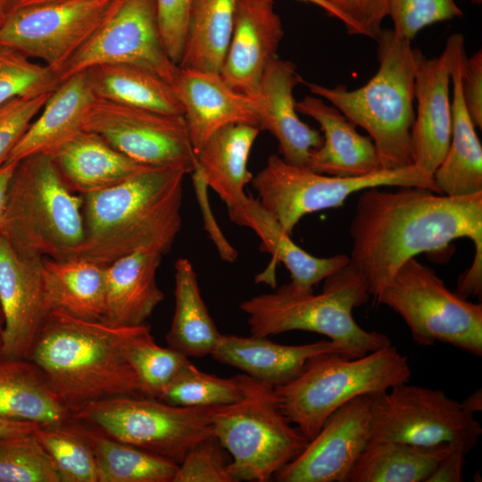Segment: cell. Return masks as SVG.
Wrapping results in <instances>:
<instances>
[{"label":"cell","instance_id":"cell-1","mask_svg":"<svg viewBox=\"0 0 482 482\" xmlns=\"http://www.w3.org/2000/svg\"><path fill=\"white\" fill-rule=\"evenodd\" d=\"M349 233V265L364 278L375 300L408 260L461 237L472 241L475 256L457 287L469 295L482 292V192L449 196L418 187L366 188L357 200Z\"/></svg>","mask_w":482,"mask_h":482},{"label":"cell","instance_id":"cell-2","mask_svg":"<svg viewBox=\"0 0 482 482\" xmlns=\"http://www.w3.org/2000/svg\"><path fill=\"white\" fill-rule=\"evenodd\" d=\"M186 174L177 167L148 166L119 184L82 195L85 237L71 258L107 266L141 249L167 253L181 228Z\"/></svg>","mask_w":482,"mask_h":482},{"label":"cell","instance_id":"cell-3","mask_svg":"<svg viewBox=\"0 0 482 482\" xmlns=\"http://www.w3.org/2000/svg\"><path fill=\"white\" fill-rule=\"evenodd\" d=\"M129 327H113L51 310L29 360L71 411L114 396H144L121 340Z\"/></svg>","mask_w":482,"mask_h":482},{"label":"cell","instance_id":"cell-4","mask_svg":"<svg viewBox=\"0 0 482 482\" xmlns=\"http://www.w3.org/2000/svg\"><path fill=\"white\" fill-rule=\"evenodd\" d=\"M375 40L378 69L364 86L348 90L344 85L328 87L302 82L365 129L377 148L381 168L394 170L413 164L414 48L391 29L382 28Z\"/></svg>","mask_w":482,"mask_h":482},{"label":"cell","instance_id":"cell-5","mask_svg":"<svg viewBox=\"0 0 482 482\" xmlns=\"http://www.w3.org/2000/svg\"><path fill=\"white\" fill-rule=\"evenodd\" d=\"M369 297L366 281L348 263L324 279L320 294L299 291L287 283L276 292L243 301L240 309L253 337L315 332L343 345L348 357L356 358L392 344L385 334L365 330L354 320L353 310Z\"/></svg>","mask_w":482,"mask_h":482},{"label":"cell","instance_id":"cell-6","mask_svg":"<svg viewBox=\"0 0 482 482\" xmlns=\"http://www.w3.org/2000/svg\"><path fill=\"white\" fill-rule=\"evenodd\" d=\"M83 203L47 154L28 156L12 173L1 236L23 256L69 259L85 237Z\"/></svg>","mask_w":482,"mask_h":482},{"label":"cell","instance_id":"cell-7","mask_svg":"<svg viewBox=\"0 0 482 482\" xmlns=\"http://www.w3.org/2000/svg\"><path fill=\"white\" fill-rule=\"evenodd\" d=\"M410 378L408 357L391 344L362 357L316 356L295 378L274 388L283 413L310 441L347 402L386 391Z\"/></svg>","mask_w":482,"mask_h":482},{"label":"cell","instance_id":"cell-8","mask_svg":"<svg viewBox=\"0 0 482 482\" xmlns=\"http://www.w3.org/2000/svg\"><path fill=\"white\" fill-rule=\"evenodd\" d=\"M237 376L239 400L212 406L213 436L232 456L228 469L234 482H267L309 440L283 413L273 386L246 374Z\"/></svg>","mask_w":482,"mask_h":482},{"label":"cell","instance_id":"cell-9","mask_svg":"<svg viewBox=\"0 0 482 482\" xmlns=\"http://www.w3.org/2000/svg\"><path fill=\"white\" fill-rule=\"evenodd\" d=\"M212 410L145 396H114L87 403L70 416L179 465L194 445L213 436Z\"/></svg>","mask_w":482,"mask_h":482},{"label":"cell","instance_id":"cell-10","mask_svg":"<svg viewBox=\"0 0 482 482\" xmlns=\"http://www.w3.org/2000/svg\"><path fill=\"white\" fill-rule=\"evenodd\" d=\"M258 202L292 235L306 214L342 206L353 194L376 187H418L438 193L433 176L414 164L354 178L317 173L296 166L280 155H270L266 165L253 178Z\"/></svg>","mask_w":482,"mask_h":482},{"label":"cell","instance_id":"cell-11","mask_svg":"<svg viewBox=\"0 0 482 482\" xmlns=\"http://www.w3.org/2000/svg\"><path fill=\"white\" fill-rule=\"evenodd\" d=\"M398 313L419 345L436 342L482 355V305L447 288L415 257L395 274L377 299Z\"/></svg>","mask_w":482,"mask_h":482},{"label":"cell","instance_id":"cell-12","mask_svg":"<svg viewBox=\"0 0 482 482\" xmlns=\"http://www.w3.org/2000/svg\"><path fill=\"white\" fill-rule=\"evenodd\" d=\"M481 434L474 414L441 390L405 382L371 395L370 439L425 446L448 444L467 453Z\"/></svg>","mask_w":482,"mask_h":482},{"label":"cell","instance_id":"cell-13","mask_svg":"<svg viewBox=\"0 0 482 482\" xmlns=\"http://www.w3.org/2000/svg\"><path fill=\"white\" fill-rule=\"evenodd\" d=\"M144 68L173 84L179 71L160 34L155 0H116L93 36L55 73L63 81L100 64Z\"/></svg>","mask_w":482,"mask_h":482},{"label":"cell","instance_id":"cell-14","mask_svg":"<svg viewBox=\"0 0 482 482\" xmlns=\"http://www.w3.org/2000/svg\"><path fill=\"white\" fill-rule=\"evenodd\" d=\"M83 129L145 165L177 167L187 174L197 165L184 116L97 98L86 113Z\"/></svg>","mask_w":482,"mask_h":482},{"label":"cell","instance_id":"cell-15","mask_svg":"<svg viewBox=\"0 0 482 482\" xmlns=\"http://www.w3.org/2000/svg\"><path fill=\"white\" fill-rule=\"evenodd\" d=\"M115 1L66 0L14 9L0 27V45L55 71L93 36Z\"/></svg>","mask_w":482,"mask_h":482},{"label":"cell","instance_id":"cell-16","mask_svg":"<svg viewBox=\"0 0 482 482\" xmlns=\"http://www.w3.org/2000/svg\"><path fill=\"white\" fill-rule=\"evenodd\" d=\"M371 395L335 411L304 449L275 476L278 482H347L370 439Z\"/></svg>","mask_w":482,"mask_h":482},{"label":"cell","instance_id":"cell-17","mask_svg":"<svg viewBox=\"0 0 482 482\" xmlns=\"http://www.w3.org/2000/svg\"><path fill=\"white\" fill-rule=\"evenodd\" d=\"M0 304L4 320L2 355L29 359L51 311L45 290L42 258L18 253L2 236Z\"/></svg>","mask_w":482,"mask_h":482},{"label":"cell","instance_id":"cell-18","mask_svg":"<svg viewBox=\"0 0 482 482\" xmlns=\"http://www.w3.org/2000/svg\"><path fill=\"white\" fill-rule=\"evenodd\" d=\"M284 37L273 0H237L234 27L220 72L233 90L259 97L264 72Z\"/></svg>","mask_w":482,"mask_h":482},{"label":"cell","instance_id":"cell-19","mask_svg":"<svg viewBox=\"0 0 482 482\" xmlns=\"http://www.w3.org/2000/svg\"><path fill=\"white\" fill-rule=\"evenodd\" d=\"M196 153L218 129L233 123L258 127L261 102L233 90L220 73L179 68L172 84Z\"/></svg>","mask_w":482,"mask_h":482},{"label":"cell","instance_id":"cell-20","mask_svg":"<svg viewBox=\"0 0 482 482\" xmlns=\"http://www.w3.org/2000/svg\"><path fill=\"white\" fill-rule=\"evenodd\" d=\"M417 114L411 130L413 164L433 176L445 159L452 137L451 73L445 51L427 58L413 49Z\"/></svg>","mask_w":482,"mask_h":482},{"label":"cell","instance_id":"cell-21","mask_svg":"<svg viewBox=\"0 0 482 482\" xmlns=\"http://www.w3.org/2000/svg\"><path fill=\"white\" fill-rule=\"evenodd\" d=\"M444 51L453 84L452 137L448 152L433 173V179L439 194L470 195L482 192V145L461 94V72L467 59L463 35H451Z\"/></svg>","mask_w":482,"mask_h":482},{"label":"cell","instance_id":"cell-22","mask_svg":"<svg viewBox=\"0 0 482 482\" xmlns=\"http://www.w3.org/2000/svg\"><path fill=\"white\" fill-rule=\"evenodd\" d=\"M302 81L292 62L277 57L270 62L260 87L258 128L275 137L284 161L307 167L312 151L322 145L323 137L297 114L294 88Z\"/></svg>","mask_w":482,"mask_h":482},{"label":"cell","instance_id":"cell-23","mask_svg":"<svg viewBox=\"0 0 482 482\" xmlns=\"http://www.w3.org/2000/svg\"><path fill=\"white\" fill-rule=\"evenodd\" d=\"M296 110L314 119L323 132L322 145L310 154L309 169L342 178L362 177L383 170L372 139L361 135L335 106L306 96L296 102Z\"/></svg>","mask_w":482,"mask_h":482},{"label":"cell","instance_id":"cell-24","mask_svg":"<svg viewBox=\"0 0 482 482\" xmlns=\"http://www.w3.org/2000/svg\"><path fill=\"white\" fill-rule=\"evenodd\" d=\"M326 353H340L348 357L345 347L330 339L286 345L267 337L235 335H220L211 355L218 362L275 387L293 380L311 359Z\"/></svg>","mask_w":482,"mask_h":482},{"label":"cell","instance_id":"cell-25","mask_svg":"<svg viewBox=\"0 0 482 482\" xmlns=\"http://www.w3.org/2000/svg\"><path fill=\"white\" fill-rule=\"evenodd\" d=\"M163 255L155 249H141L107 265L104 323L113 327L145 324L164 299L156 280Z\"/></svg>","mask_w":482,"mask_h":482},{"label":"cell","instance_id":"cell-26","mask_svg":"<svg viewBox=\"0 0 482 482\" xmlns=\"http://www.w3.org/2000/svg\"><path fill=\"white\" fill-rule=\"evenodd\" d=\"M47 154L67 186L84 195L119 184L148 167L112 147L99 135L81 129Z\"/></svg>","mask_w":482,"mask_h":482},{"label":"cell","instance_id":"cell-27","mask_svg":"<svg viewBox=\"0 0 482 482\" xmlns=\"http://www.w3.org/2000/svg\"><path fill=\"white\" fill-rule=\"evenodd\" d=\"M227 208L231 221L253 229L261 239L260 249L270 253L273 262L286 266L291 275L289 285L296 290L312 291L313 286L349 263L345 254L320 258L303 250L253 197Z\"/></svg>","mask_w":482,"mask_h":482},{"label":"cell","instance_id":"cell-28","mask_svg":"<svg viewBox=\"0 0 482 482\" xmlns=\"http://www.w3.org/2000/svg\"><path fill=\"white\" fill-rule=\"evenodd\" d=\"M96 99L87 70L62 81L5 162H18L36 154H47L83 129L86 113Z\"/></svg>","mask_w":482,"mask_h":482},{"label":"cell","instance_id":"cell-29","mask_svg":"<svg viewBox=\"0 0 482 482\" xmlns=\"http://www.w3.org/2000/svg\"><path fill=\"white\" fill-rule=\"evenodd\" d=\"M260 129L249 123H233L215 131L195 153L196 163L208 187L227 206L246 198L245 187L253 176L248 170V159Z\"/></svg>","mask_w":482,"mask_h":482},{"label":"cell","instance_id":"cell-30","mask_svg":"<svg viewBox=\"0 0 482 482\" xmlns=\"http://www.w3.org/2000/svg\"><path fill=\"white\" fill-rule=\"evenodd\" d=\"M106 265L82 258H42L46 300L51 310L94 321H104Z\"/></svg>","mask_w":482,"mask_h":482},{"label":"cell","instance_id":"cell-31","mask_svg":"<svg viewBox=\"0 0 482 482\" xmlns=\"http://www.w3.org/2000/svg\"><path fill=\"white\" fill-rule=\"evenodd\" d=\"M69 418V410L31 361L0 355V419L46 426Z\"/></svg>","mask_w":482,"mask_h":482},{"label":"cell","instance_id":"cell-32","mask_svg":"<svg viewBox=\"0 0 482 482\" xmlns=\"http://www.w3.org/2000/svg\"><path fill=\"white\" fill-rule=\"evenodd\" d=\"M453 449L456 448L448 444L425 446L370 439L347 482H427Z\"/></svg>","mask_w":482,"mask_h":482},{"label":"cell","instance_id":"cell-33","mask_svg":"<svg viewBox=\"0 0 482 482\" xmlns=\"http://www.w3.org/2000/svg\"><path fill=\"white\" fill-rule=\"evenodd\" d=\"M98 99L184 116V110L170 82L144 68L130 64H100L87 69Z\"/></svg>","mask_w":482,"mask_h":482},{"label":"cell","instance_id":"cell-34","mask_svg":"<svg viewBox=\"0 0 482 482\" xmlns=\"http://www.w3.org/2000/svg\"><path fill=\"white\" fill-rule=\"evenodd\" d=\"M174 266L175 308L166 334L168 346L187 357L211 355L221 334L202 298L192 263L179 258Z\"/></svg>","mask_w":482,"mask_h":482},{"label":"cell","instance_id":"cell-35","mask_svg":"<svg viewBox=\"0 0 482 482\" xmlns=\"http://www.w3.org/2000/svg\"><path fill=\"white\" fill-rule=\"evenodd\" d=\"M70 419L93 453L98 482H172L178 464Z\"/></svg>","mask_w":482,"mask_h":482},{"label":"cell","instance_id":"cell-36","mask_svg":"<svg viewBox=\"0 0 482 482\" xmlns=\"http://www.w3.org/2000/svg\"><path fill=\"white\" fill-rule=\"evenodd\" d=\"M237 0H195L179 68L220 73L230 42Z\"/></svg>","mask_w":482,"mask_h":482},{"label":"cell","instance_id":"cell-37","mask_svg":"<svg viewBox=\"0 0 482 482\" xmlns=\"http://www.w3.org/2000/svg\"><path fill=\"white\" fill-rule=\"evenodd\" d=\"M121 349L145 397L160 399L191 363L188 357L174 349L157 345L146 324L129 327L121 340Z\"/></svg>","mask_w":482,"mask_h":482},{"label":"cell","instance_id":"cell-38","mask_svg":"<svg viewBox=\"0 0 482 482\" xmlns=\"http://www.w3.org/2000/svg\"><path fill=\"white\" fill-rule=\"evenodd\" d=\"M34 434L50 456L61 482H98L93 453L69 418L55 425H37Z\"/></svg>","mask_w":482,"mask_h":482},{"label":"cell","instance_id":"cell-39","mask_svg":"<svg viewBox=\"0 0 482 482\" xmlns=\"http://www.w3.org/2000/svg\"><path fill=\"white\" fill-rule=\"evenodd\" d=\"M0 482H61L34 430L0 437Z\"/></svg>","mask_w":482,"mask_h":482},{"label":"cell","instance_id":"cell-40","mask_svg":"<svg viewBox=\"0 0 482 482\" xmlns=\"http://www.w3.org/2000/svg\"><path fill=\"white\" fill-rule=\"evenodd\" d=\"M241 395L237 375L220 378L203 372L191 362L159 400L178 406H216L235 403Z\"/></svg>","mask_w":482,"mask_h":482},{"label":"cell","instance_id":"cell-41","mask_svg":"<svg viewBox=\"0 0 482 482\" xmlns=\"http://www.w3.org/2000/svg\"><path fill=\"white\" fill-rule=\"evenodd\" d=\"M61 83L54 69L0 45V105L16 97L51 93Z\"/></svg>","mask_w":482,"mask_h":482},{"label":"cell","instance_id":"cell-42","mask_svg":"<svg viewBox=\"0 0 482 482\" xmlns=\"http://www.w3.org/2000/svg\"><path fill=\"white\" fill-rule=\"evenodd\" d=\"M462 14L454 0H387L392 29L398 37L410 41L424 28Z\"/></svg>","mask_w":482,"mask_h":482},{"label":"cell","instance_id":"cell-43","mask_svg":"<svg viewBox=\"0 0 482 482\" xmlns=\"http://www.w3.org/2000/svg\"><path fill=\"white\" fill-rule=\"evenodd\" d=\"M223 447L213 436L194 445L178 466L172 482H234Z\"/></svg>","mask_w":482,"mask_h":482},{"label":"cell","instance_id":"cell-44","mask_svg":"<svg viewBox=\"0 0 482 482\" xmlns=\"http://www.w3.org/2000/svg\"><path fill=\"white\" fill-rule=\"evenodd\" d=\"M53 92L16 97L0 105V165L6 161Z\"/></svg>","mask_w":482,"mask_h":482},{"label":"cell","instance_id":"cell-45","mask_svg":"<svg viewBox=\"0 0 482 482\" xmlns=\"http://www.w3.org/2000/svg\"><path fill=\"white\" fill-rule=\"evenodd\" d=\"M350 35L376 39L387 16V0H328Z\"/></svg>","mask_w":482,"mask_h":482},{"label":"cell","instance_id":"cell-46","mask_svg":"<svg viewBox=\"0 0 482 482\" xmlns=\"http://www.w3.org/2000/svg\"><path fill=\"white\" fill-rule=\"evenodd\" d=\"M195 0H155L161 37L170 59L179 65Z\"/></svg>","mask_w":482,"mask_h":482},{"label":"cell","instance_id":"cell-47","mask_svg":"<svg viewBox=\"0 0 482 482\" xmlns=\"http://www.w3.org/2000/svg\"><path fill=\"white\" fill-rule=\"evenodd\" d=\"M462 98L475 127L482 128V51L465 60L461 72Z\"/></svg>","mask_w":482,"mask_h":482},{"label":"cell","instance_id":"cell-48","mask_svg":"<svg viewBox=\"0 0 482 482\" xmlns=\"http://www.w3.org/2000/svg\"><path fill=\"white\" fill-rule=\"evenodd\" d=\"M191 175L197 201L202 211L204 221V229L207 230L210 237L214 242L220 257L226 262H233L237 257V253L224 237L220 229L218 227L215 219L213 218L212 213L211 212L206 191L208 187L207 183L197 166Z\"/></svg>","mask_w":482,"mask_h":482},{"label":"cell","instance_id":"cell-49","mask_svg":"<svg viewBox=\"0 0 482 482\" xmlns=\"http://www.w3.org/2000/svg\"><path fill=\"white\" fill-rule=\"evenodd\" d=\"M465 453L453 449L437 465L427 482H461L463 481Z\"/></svg>","mask_w":482,"mask_h":482},{"label":"cell","instance_id":"cell-50","mask_svg":"<svg viewBox=\"0 0 482 482\" xmlns=\"http://www.w3.org/2000/svg\"><path fill=\"white\" fill-rule=\"evenodd\" d=\"M17 163V162H4L0 165V236L4 225L8 188Z\"/></svg>","mask_w":482,"mask_h":482},{"label":"cell","instance_id":"cell-51","mask_svg":"<svg viewBox=\"0 0 482 482\" xmlns=\"http://www.w3.org/2000/svg\"><path fill=\"white\" fill-rule=\"evenodd\" d=\"M37 424L0 419V437L32 432Z\"/></svg>","mask_w":482,"mask_h":482},{"label":"cell","instance_id":"cell-52","mask_svg":"<svg viewBox=\"0 0 482 482\" xmlns=\"http://www.w3.org/2000/svg\"><path fill=\"white\" fill-rule=\"evenodd\" d=\"M461 407L468 412L474 414L482 410V391L478 390L471 393L462 402H460Z\"/></svg>","mask_w":482,"mask_h":482},{"label":"cell","instance_id":"cell-53","mask_svg":"<svg viewBox=\"0 0 482 482\" xmlns=\"http://www.w3.org/2000/svg\"><path fill=\"white\" fill-rule=\"evenodd\" d=\"M6 1H7V6H8V12H10L11 11L14 9L26 6V5L66 1V0H6Z\"/></svg>","mask_w":482,"mask_h":482},{"label":"cell","instance_id":"cell-54","mask_svg":"<svg viewBox=\"0 0 482 482\" xmlns=\"http://www.w3.org/2000/svg\"><path fill=\"white\" fill-rule=\"evenodd\" d=\"M299 1L317 5L320 7L321 9H323L328 16L336 18L337 20L339 19L337 11L333 8V6L328 3V0H299Z\"/></svg>","mask_w":482,"mask_h":482},{"label":"cell","instance_id":"cell-55","mask_svg":"<svg viewBox=\"0 0 482 482\" xmlns=\"http://www.w3.org/2000/svg\"><path fill=\"white\" fill-rule=\"evenodd\" d=\"M8 14V6L6 0H0V27Z\"/></svg>","mask_w":482,"mask_h":482},{"label":"cell","instance_id":"cell-56","mask_svg":"<svg viewBox=\"0 0 482 482\" xmlns=\"http://www.w3.org/2000/svg\"><path fill=\"white\" fill-rule=\"evenodd\" d=\"M4 327V320L2 307L0 304V355L2 354Z\"/></svg>","mask_w":482,"mask_h":482},{"label":"cell","instance_id":"cell-57","mask_svg":"<svg viewBox=\"0 0 482 482\" xmlns=\"http://www.w3.org/2000/svg\"><path fill=\"white\" fill-rule=\"evenodd\" d=\"M472 4L480 5L482 4V0H470Z\"/></svg>","mask_w":482,"mask_h":482}]
</instances>
